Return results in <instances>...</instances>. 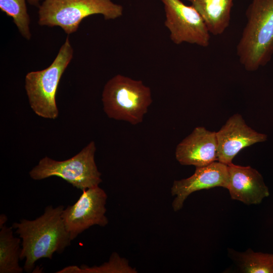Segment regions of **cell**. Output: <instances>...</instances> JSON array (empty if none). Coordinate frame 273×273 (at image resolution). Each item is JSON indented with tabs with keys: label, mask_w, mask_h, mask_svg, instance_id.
<instances>
[{
	"label": "cell",
	"mask_w": 273,
	"mask_h": 273,
	"mask_svg": "<svg viewBox=\"0 0 273 273\" xmlns=\"http://www.w3.org/2000/svg\"><path fill=\"white\" fill-rule=\"evenodd\" d=\"M96 150L95 143L92 141L67 160L57 161L45 157L30 171L29 175L34 180L57 176L82 191L99 186L102 180L95 161Z\"/></svg>",
	"instance_id": "8992f818"
},
{
	"label": "cell",
	"mask_w": 273,
	"mask_h": 273,
	"mask_svg": "<svg viewBox=\"0 0 273 273\" xmlns=\"http://www.w3.org/2000/svg\"><path fill=\"white\" fill-rule=\"evenodd\" d=\"M102 101L108 117L132 125L143 121L153 101L150 87L141 80L121 74L115 75L105 84Z\"/></svg>",
	"instance_id": "3957f363"
},
{
	"label": "cell",
	"mask_w": 273,
	"mask_h": 273,
	"mask_svg": "<svg viewBox=\"0 0 273 273\" xmlns=\"http://www.w3.org/2000/svg\"><path fill=\"white\" fill-rule=\"evenodd\" d=\"M231 198L247 205L258 204L269 195L261 174L251 166L228 165Z\"/></svg>",
	"instance_id": "7c38bea8"
},
{
	"label": "cell",
	"mask_w": 273,
	"mask_h": 273,
	"mask_svg": "<svg viewBox=\"0 0 273 273\" xmlns=\"http://www.w3.org/2000/svg\"><path fill=\"white\" fill-rule=\"evenodd\" d=\"M7 221V217L4 214H2L0 215V226L4 225Z\"/></svg>",
	"instance_id": "ac0fdd59"
},
{
	"label": "cell",
	"mask_w": 273,
	"mask_h": 273,
	"mask_svg": "<svg viewBox=\"0 0 273 273\" xmlns=\"http://www.w3.org/2000/svg\"><path fill=\"white\" fill-rule=\"evenodd\" d=\"M216 132L218 161L226 165L232 163L236 155L243 149L267 139L266 135L248 126L239 114L231 116Z\"/></svg>",
	"instance_id": "30bf717a"
},
{
	"label": "cell",
	"mask_w": 273,
	"mask_h": 273,
	"mask_svg": "<svg viewBox=\"0 0 273 273\" xmlns=\"http://www.w3.org/2000/svg\"><path fill=\"white\" fill-rule=\"evenodd\" d=\"M58 273H135L136 270L128 264V261L115 252L113 253L107 262L100 266L89 267L82 265L80 267L71 265L57 271Z\"/></svg>",
	"instance_id": "2e32d148"
},
{
	"label": "cell",
	"mask_w": 273,
	"mask_h": 273,
	"mask_svg": "<svg viewBox=\"0 0 273 273\" xmlns=\"http://www.w3.org/2000/svg\"><path fill=\"white\" fill-rule=\"evenodd\" d=\"M228 184V165L216 161L196 167L192 176L173 183L171 193L175 196L172 203L173 209L174 211L181 209L188 197L195 192L219 187L227 189Z\"/></svg>",
	"instance_id": "9c48e42d"
},
{
	"label": "cell",
	"mask_w": 273,
	"mask_h": 273,
	"mask_svg": "<svg viewBox=\"0 0 273 273\" xmlns=\"http://www.w3.org/2000/svg\"><path fill=\"white\" fill-rule=\"evenodd\" d=\"M27 1L29 4L32 5L37 6L38 5L40 0H27Z\"/></svg>",
	"instance_id": "d6986e66"
},
{
	"label": "cell",
	"mask_w": 273,
	"mask_h": 273,
	"mask_svg": "<svg viewBox=\"0 0 273 273\" xmlns=\"http://www.w3.org/2000/svg\"><path fill=\"white\" fill-rule=\"evenodd\" d=\"M163 4L164 24L170 32L171 41L176 44L184 42L207 47L210 33L201 16L191 5L180 0H160Z\"/></svg>",
	"instance_id": "52a82bcc"
},
{
	"label": "cell",
	"mask_w": 273,
	"mask_h": 273,
	"mask_svg": "<svg viewBox=\"0 0 273 273\" xmlns=\"http://www.w3.org/2000/svg\"><path fill=\"white\" fill-rule=\"evenodd\" d=\"M246 16L236 53L245 70L255 71L268 64L273 55V0H252Z\"/></svg>",
	"instance_id": "7a4b0ae2"
},
{
	"label": "cell",
	"mask_w": 273,
	"mask_h": 273,
	"mask_svg": "<svg viewBox=\"0 0 273 273\" xmlns=\"http://www.w3.org/2000/svg\"><path fill=\"white\" fill-rule=\"evenodd\" d=\"M203 19L210 34H222L230 25L234 0H187Z\"/></svg>",
	"instance_id": "4fadbf2b"
},
{
	"label": "cell",
	"mask_w": 273,
	"mask_h": 273,
	"mask_svg": "<svg viewBox=\"0 0 273 273\" xmlns=\"http://www.w3.org/2000/svg\"><path fill=\"white\" fill-rule=\"evenodd\" d=\"M0 9L11 17L21 34L30 39V17L27 12L26 0H0Z\"/></svg>",
	"instance_id": "e0dca14e"
},
{
	"label": "cell",
	"mask_w": 273,
	"mask_h": 273,
	"mask_svg": "<svg viewBox=\"0 0 273 273\" xmlns=\"http://www.w3.org/2000/svg\"><path fill=\"white\" fill-rule=\"evenodd\" d=\"M73 56L68 37L47 68L25 76V88L31 109L38 116L54 119L59 114L56 96L61 78Z\"/></svg>",
	"instance_id": "5b68a950"
},
{
	"label": "cell",
	"mask_w": 273,
	"mask_h": 273,
	"mask_svg": "<svg viewBox=\"0 0 273 273\" xmlns=\"http://www.w3.org/2000/svg\"><path fill=\"white\" fill-rule=\"evenodd\" d=\"M12 226H0V273H22L19 265L21 252L20 238L13 236Z\"/></svg>",
	"instance_id": "5bb4252c"
},
{
	"label": "cell",
	"mask_w": 273,
	"mask_h": 273,
	"mask_svg": "<svg viewBox=\"0 0 273 273\" xmlns=\"http://www.w3.org/2000/svg\"><path fill=\"white\" fill-rule=\"evenodd\" d=\"M107 199L105 191L97 186L83 191L73 205L63 210L62 217L72 241L93 225L108 224L105 215Z\"/></svg>",
	"instance_id": "ba28073f"
},
{
	"label": "cell",
	"mask_w": 273,
	"mask_h": 273,
	"mask_svg": "<svg viewBox=\"0 0 273 273\" xmlns=\"http://www.w3.org/2000/svg\"><path fill=\"white\" fill-rule=\"evenodd\" d=\"M230 252L241 272L273 273V254L254 252L250 248L243 252Z\"/></svg>",
	"instance_id": "9a60e30c"
},
{
	"label": "cell",
	"mask_w": 273,
	"mask_h": 273,
	"mask_svg": "<svg viewBox=\"0 0 273 273\" xmlns=\"http://www.w3.org/2000/svg\"><path fill=\"white\" fill-rule=\"evenodd\" d=\"M122 14L123 7L111 0H44L39 6L38 23L59 26L69 35L90 15L101 14L105 20H114Z\"/></svg>",
	"instance_id": "277c9868"
},
{
	"label": "cell",
	"mask_w": 273,
	"mask_h": 273,
	"mask_svg": "<svg viewBox=\"0 0 273 273\" xmlns=\"http://www.w3.org/2000/svg\"><path fill=\"white\" fill-rule=\"evenodd\" d=\"M175 156L180 164L196 167L218 161L216 132L202 126L195 128L177 145Z\"/></svg>",
	"instance_id": "8fae6325"
},
{
	"label": "cell",
	"mask_w": 273,
	"mask_h": 273,
	"mask_svg": "<svg viewBox=\"0 0 273 273\" xmlns=\"http://www.w3.org/2000/svg\"><path fill=\"white\" fill-rule=\"evenodd\" d=\"M64 206L49 205L34 220L22 219L12 226L21 240L20 260L25 259L24 271L31 272L41 258L52 259L55 253L62 254L71 241L62 217Z\"/></svg>",
	"instance_id": "6da1fadb"
}]
</instances>
